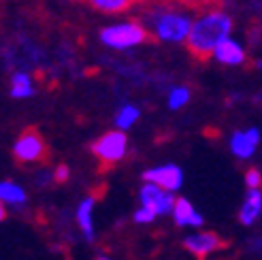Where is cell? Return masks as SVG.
I'll return each instance as SVG.
<instances>
[{
  "mask_svg": "<svg viewBox=\"0 0 262 260\" xmlns=\"http://www.w3.org/2000/svg\"><path fill=\"white\" fill-rule=\"evenodd\" d=\"M26 192H24V188L21 186H17L15 181H0V201H3L5 205H15V207H19V205H24L26 203Z\"/></svg>",
  "mask_w": 262,
  "mask_h": 260,
  "instance_id": "obj_15",
  "label": "cell"
},
{
  "mask_svg": "<svg viewBox=\"0 0 262 260\" xmlns=\"http://www.w3.org/2000/svg\"><path fill=\"white\" fill-rule=\"evenodd\" d=\"M213 60L224 64V67H241V64L247 62V54H245V49L239 41H234V38L228 36L215 47Z\"/></svg>",
  "mask_w": 262,
  "mask_h": 260,
  "instance_id": "obj_10",
  "label": "cell"
},
{
  "mask_svg": "<svg viewBox=\"0 0 262 260\" xmlns=\"http://www.w3.org/2000/svg\"><path fill=\"white\" fill-rule=\"evenodd\" d=\"M85 3L100 13L115 15V13H124L130 7H135V3H139V0H85Z\"/></svg>",
  "mask_w": 262,
  "mask_h": 260,
  "instance_id": "obj_16",
  "label": "cell"
},
{
  "mask_svg": "<svg viewBox=\"0 0 262 260\" xmlns=\"http://www.w3.org/2000/svg\"><path fill=\"white\" fill-rule=\"evenodd\" d=\"M173 220H175L177 226H194V228H201V226L205 224L203 215L190 205L188 199H177V201H175Z\"/></svg>",
  "mask_w": 262,
  "mask_h": 260,
  "instance_id": "obj_12",
  "label": "cell"
},
{
  "mask_svg": "<svg viewBox=\"0 0 262 260\" xmlns=\"http://www.w3.org/2000/svg\"><path fill=\"white\" fill-rule=\"evenodd\" d=\"M143 179L158 184L168 192H177L183 184V173L177 164H162V166H154L143 171Z\"/></svg>",
  "mask_w": 262,
  "mask_h": 260,
  "instance_id": "obj_7",
  "label": "cell"
},
{
  "mask_svg": "<svg viewBox=\"0 0 262 260\" xmlns=\"http://www.w3.org/2000/svg\"><path fill=\"white\" fill-rule=\"evenodd\" d=\"M139 118H141L139 107H135V105H124L120 111H117V115H115V126L120 128V130H128V128L135 126V122H137Z\"/></svg>",
  "mask_w": 262,
  "mask_h": 260,
  "instance_id": "obj_17",
  "label": "cell"
},
{
  "mask_svg": "<svg viewBox=\"0 0 262 260\" xmlns=\"http://www.w3.org/2000/svg\"><path fill=\"white\" fill-rule=\"evenodd\" d=\"M183 248L192 252L194 256L205 258L211 252L224 248V241H222L215 232H194V235H188L183 239Z\"/></svg>",
  "mask_w": 262,
  "mask_h": 260,
  "instance_id": "obj_8",
  "label": "cell"
},
{
  "mask_svg": "<svg viewBox=\"0 0 262 260\" xmlns=\"http://www.w3.org/2000/svg\"><path fill=\"white\" fill-rule=\"evenodd\" d=\"M9 94L13 98H30L34 94L32 77L26 71H15L11 75V90H9Z\"/></svg>",
  "mask_w": 262,
  "mask_h": 260,
  "instance_id": "obj_14",
  "label": "cell"
},
{
  "mask_svg": "<svg viewBox=\"0 0 262 260\" xmlns=\"http://www.w3.org/2000/svg\"><path fill=\"white\" fill-rule=\"evenodd\" d=\"M260 143V130L258 128H247V130H237L230 137V151L237 156V158H252L256 147Z\"/></svg>",
  "mask_w": 262,
  "mask_h": 260,
  "instance_id": "obj_9",
  "label": "cell"
},
{
  "mask_svg": "<svg viewBox=\"0 0 262 260\" xmlns=\"http://www.w3.org/2000/svg\"><path fill=\"white\" fill-rule=\"evenodd\" d=\"M226 0H199V5H201V9H205V7H220V5H224Z\"/></svg>",
  "mask_w": 262,
  "mask_h": 260,
  "instance_id": "obj_22",
  "label": "cell"
},
{
  "mask_svg": "<svg viewBox=\"0 0 262 260\" xmlns=\"http://www.w3.org/2000/svg\"><path fill=\"white\" fill-rule=\"evenodd\" d=\"M96 260H109V258H107V256H98Z\"/></svg>",
  "mask_w": 262,
  "mask_h": 260,
  "instance_id": "obj_25",
  "label": "cell"
},
{
  "mask_svg": "<svg viewBox=\"0 0 262 260\" xmlns=\"http://www.w3.org/2000/svg\"><path fill=\"white\" fill-rule=\"evenodd\" d=\"M254 102H258V105H260V102H262V94H256L254 96Z\"/></svg>",
  "mask_w": 262,
  "mask_h": 260,
  "instance_id": "obj_24",
  "label": "cell"
},
{
  "mask_svg": "<svg viewBox=\"0 0 262 260\" xmlns=\"http://www.w3.org/2000/svg\"><path fill=\"white\" fill-rule=\"evenodd\" d=\"M100 43L109 49L115 51H126V49H133L143 45L149 38V30L145 28V24H139V21H117L111 26H104L98 34Z\"/></svg>",
  "mask_w": 262,
  "mask_h": 260,
  "instance_id": "obj_3",
  "label": "cell"
},
{
  "mask_svg": "<svg viewBox=\"0 0 262 260\" xmlns=\"http://www.w3.org/2000/svg\"><path fill=\"white\" fill-rule=\"evenodd\" d=\"M13 156L19 162H36L45 156V141L43 137L34 133V130H26L24 135L17 137L13 143Z\"/></svg>",
  "mask_w": 262,
  "mask_h": 260,
  "instance_id": "obj_6",
  "label": "cell"
},
{
  "mask_svg": "<svg viewBox=\"0 0 262 260\" xmlns=\"http://www.w3.org/2000/svg\"><path fill=\"white\" fill-rule=\"evenodd\" d=\"M139 201H141V205L154 209L158 215H166V213H173L177 199L168 190H164L162 186L151 184V181H145L143 188L139 190Z\"/></svg>",
  "mask_w": 262,
  "mask_h": 260,
  "instance_id": "obj_5",
  "label": "cell"
},
{
  "mask_svg": "<svg viewBox=\"0 0 262 260\" xmlns=\"http://www.w3.org/2000/svg\"><path fill=\"white\" fill-rule=\"evenodd\" d=\"M156 215H158V213H156L154 209H149V207H145V205H141L139 209L135 211L133 220H135L137 224H151L154 220H156Z\"/></svg>",
  "mask_w": 262,
  "mask_h": 260,
  "instance_id": "obj_19",
  "label": "cell"
},
{
  "mask_svg": "<svg viewBox=\"0 0 262 260\" xmlns=\"http://www.w3.org/2000/svg\"><path fill=\"white\" fill-rule=\"evenodd\" d=\"M260 215H262V190L252 188V190H247V197L241 205L239 220L243 226H254Z\"/></svg>",
  "mask_w": 262,
  "mask_h": 260,
  "instance_id": "obj_11",
  "label": "cell"
},
{
  "mask_svg": "<svg viewBox=\"0 0 262 260\" xmlns=\"http://www.w3.org/2000/svg\"><path fill=\"white\" fill-rule=\"evenodd\" d=\"M192 9L179 7L168 0H160V3L151 5L145 13V28L156 41L162 43H186L188 34L192 30L194 17L190 15Z\"/></svg>",
  "mask_w": 262,
  "mask_h": 260,
  "instance_id": "obj_2",
  "label": "cell"
},
{
  "mask_svg": "<svg viewBox=\"0 0 262 260\" xmlns=\"http://www.w3.org/2000/svg\"><path fill=\"white\" fill-rule=\"evenodd\" d=\"M69 175H71V168H69L67 164H60V166L56 168V171H54V179H56V181H60V184H62V181H67V179H69Z\"/></svg>",
  "mask_w": 262,
  "mask_h": 260,
  "instance_id": "obj_21",
  "label": "cell"
},
{
  "mask_svg": "<svg viewBox=\"0 0 262 260\" xmlns=\"http://www.w3.org/2000/svg\"><path fill=\"white\" fill-rule=\"evenodd\" d=\"M92 151L96 158H100L104 164H115L120 162L126 151H128V137L124 135V130H109L102 137H98L92 143Z\"/></svg>",
  "mask_w": 262,
  "mask_h": 260,
  "instance_id": "obj_4",
  "label": "cell"
},
{
  "mask_svg": "<svg viewBox=\"0 0 262 260\" xmlns=\"http://www.w3.org/2000/svg\"><path fill=\"white\" fill-rule=\"evenodd\" d=\"M250 7H252L256 13H262V0H250Z\"/></svg>",
  "mask_w": 262,
  "mask_h": 260,
  "instance_id": "obj_23",
  "label": "cell"
},
{
  "mask_svg": "<svg viewBox=\"0 0 262 260\" xmlns=\"http://www.w3.org/2000/svg\"><path fill=\"white\" fill-rule=\"evenodd\" d=\"M232 28H234V21L228 11H224L222 7H205L194 17L186 47L194 58L207 60L213 56L215 47L224 38L230 36Z\"/></svg>",
  "mask_w": 262,
  "mask_h": 260,
  "instance_id": "obj_1",
  "label": "cell"
},
{
  "mask_svg": "<svg viewBox=\"0 0 262 260\" xmlns=\"http://www.w3.org/2000/svg\"><path fill=\"white\" fill-rule=\"evenodd\" d=\"M245 186H247V190L262 186V173L258 171V168H250V171L245 173Z\"/></svg>",
  "mask_w": 262,
  "mask_h": 260,
  "instance_id": "obj_20",
  "label": "cell"
},
{
  "mask_svg": "<svg viewBox=\"0 0 262 260\" xmlns=\"http://www.w3.org/2000/svg\"><path fill=\"white\" fill-rule=\"evenodd\" d=\"M166 102H168V109H173V111L186 107L188 102H190V90H188L186 85H175V88H171V90H168Z\"/></svg>",
  "mask_w": 262,
  "mask_h": 260,
  "instance_id": "obj_18",
  "label": "cell"
},
{
  "mask_svg": "<svg viewBox=\"0 0 262 260\" xmlns=\"http://www.w3.org/2000/svg\"><path fill=\"white\" fill-rule=\"evenodd\" d=\"M94 197H88L79 203L75 211V218H77V224H79L83 237L88 241H94V226H92V211H94Z\"/></svg>",
  "mask_w": 262,
  "mask_h": 260,
  "instance_id": "obj_13",
  "label": "cell"
}]
</instances>
